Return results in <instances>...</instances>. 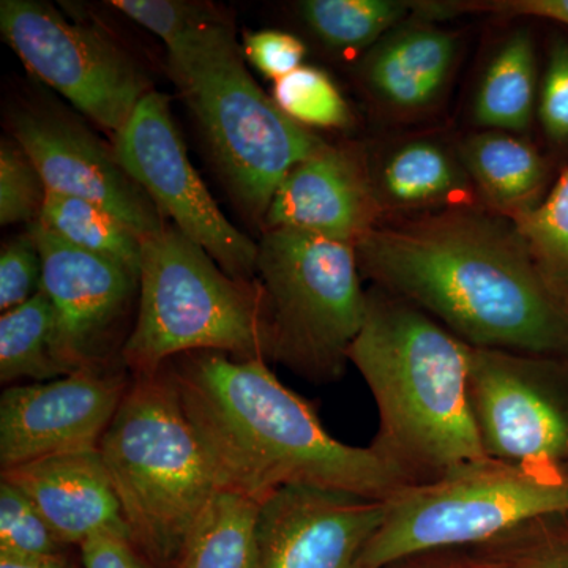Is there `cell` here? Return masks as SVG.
Returning a JSON list of instances; mask_svg holds the SVG:
<instances>
[{
    "label": "cell",
    "mask_w": 568,
    "mask_h": 568,
    "mask_svg": "<svg viewBox=\"0 0 568 568\" xmlns=\"http://www.w3.org/2000/svg\"><path fill=\"white\" fill-rule=\"evenodd\" d=\"M99 450L133 544L156 567L175 568L222 488L168 364L155 375L132 376Z\"/></svg>",
    "instance_id": "5b68a950"
},
{
    "label": "cell",
    "mask_w": 568,
    "mask_h": 568,
    "mask_svg": "<svg viewBox=\"0 0 568 568\" xmlns=\"http://www.w3.org/2000/svg\"><path fill=\"white\" fill-rule=\"evenodd\" d=\"M387 499L284 487L257 507L253 568H357Z\"/></svg>",
    "instance_id": "5bb4252c"
},
{
    "label": "cell",
    "mask_w": 568,
    "mask_h": 568,
    "mask_svg": "<svg viewBox=\"0 0 568 568\" xmlns=\"http://www.w3.org/2000/svg\"><path fill=\"white\" fill-rule=\"evenodd\" d=\"M65 548L32 500L9 481H0V552L55 556L65 555Z\"/></svg>",
    "instance_id": "f1b7e54d"
},
{
    "label": "cell",
    "mask_w": 568,
    "mask_h": 568,
    "mask_svg": "<svg viewBox=\"0 0 568 568\" xmlns=\"http://www.w3.org/2000/svg\"><path fill=\"white\" fill-rule=\"evenodd\" d=\"M455 14L466 11L504 14V17H534L568 26V0H495V2H450Z\"/></svg>",
    "instance_id": "e575fe53"
},
{
    "label": "cell",
    "mask_w": 568,
    "mask_h": 568,
    "mask_svg": "<svg viewBox=\"0 0 568 568\" xmlns=\"http://www.w3.org/2000/svg\"><path fill=\"white\" fill-rule=\"evenodd\" d=\"M0 568H73L65 555L17 556L0 552Z\"/></svg>",
    "instance_id": "d590c367"
},
{
    "label": "cell",
    "mask_w": 568,
    "mask_h": 568,
    "mask_svg": "<svg viewBox=\"0 0 568 568\" xmlns=\"http://www.w3.org/2000/svg\"><path fill=\"white\" fill-rule=\"evenodd\" d=\"M435 552L428 555L414 556L392 564L386 568H457V560H443L433 558Z\"/></svg>",
    "instance_id": "8d00e7d4"
},
{
    "label": "cell",
    "mask_w": 568,
    "mask_h": 568,
    "mask_svg": "<svg viewBox=\"0 0 568 568\" xmlns=\"http://www.w3.org/2000/svg\"><path fill=\"white\" fill-rule=\"evenodd\" d=\"M244 54L265 78L278 81L301 69L306 48L293 33L267 29L245 37Z\"/></svg>",
    "instance_id": "d6a6232c"
},
{
    "label": "cell",
    "mask_w": 568,
    "mask_h": 568,
    "mask_svg": "<svg viewBox=\"0 0 568 568\" xmlns=\"http://www.w3.org/2000/svg\"><path fill=\"white\" fill-rule=\"evenodd\" d=\"M379 413L372 447L410 484L487 458L470 405L473 346L416 305L369 290L347 351Z\"/></svg>",
    "instance_id": "3957f363"
},
{
    "label": "cell",
    "mask_w": 568,
    "mask_h": 568,
    "mask_svg": "<svg viewBox=\"0 0 568 568\" xmlns=\"http://www.w3.org/2000/svg\"><path fill=\"white\" fill-rule=\"evenodd\" d=\"M2 480L32 500L67 547H81L88 538L100 532L130 537L100 450L26 463L2 470Z\"/></svg>",
    "instance_id": "e0dca14e"
},
{
    "label": "cell",
    "mask_w": 568,
    "mask_h": 568,
    "mask_svg": "<svg viewBox=\"0 0 568 568\" xmlns=\"http://www.w3.org/2000/svg\"><path fill=\"white\" fill-rule=\"evenodd\" d=\"M477 549L500 568H568V511L534 519Z\"/></svg>",
    "instance_id": "83f0119b"
},
{
    "label": "cell",
    "mask_w": 568,
    "mask_h": 568,
    "mask_svg": "<svg viewBox=\"0 0 568 568\" xmlns=\"http://www.w3.org/2000/svg\"><path fill=\"white\" fill-rule=\"evenodd\" d=\"M55 315L43 290L0 317V381L47 383L67 376L55 354Z\"/></svg>",
    "instance_id": "7402d4cb"
},
{
    "label": "cell",
    "mask_w": 568,
    "mask_h": 568,
    "mask_svg": "<svg viewBox=\"0 0 568 568\" xmlns=\"http://www.w3.org/2000/svg\"><path fill=\"white\" fill-rule=\"evenodd\" d=\"M114 152L163 219L173 220L224 274L254 283L257 245L226 219L194 170L164 93L152 91L141 100L115 134Z\"/></svg>",
    "instance_id": "8fae6325"
},
{
    "label": "cell",
    "mask_w": 568,
    "mask_h": 568,
    "mask_svg": "<svg viewBox=\"0 0 568 568\" xmlns=\"http://www.w3.org/2000/svg\"><path fill=\"white\" fill-rule=\"evenodd\" d=\"M515 226L541 278L568 308V170Z\"/></svg>",
    "instance_id": "484cf974"
},
{
    "label": "cell",
    "mask_w": 568,
    "mask_h": 568,
    "mask_svg": "<svg viewBox=\"0 0 568 568\" xmlns=\"http://www.w3.org/2000/svg\"><path fill=\"white\" fill-rule=\"evenodd\" d=\"M0 29L26 69L114 136L152 92L129 52L99 29L67 21L51 3L2 0Z\"/></svg>",
    "instance_id": "9c48e42d"
},
{
    "label": "cell",
    "mask_w": 568,
    "mask_h": 568,
    "mask_svg": "<svg viewBox=\"0 0 568 568\" xmlns=\"http://www.w3.org/2000/svg\"><path fill=\"white\" fill-rule=\"evenodd\" d=\"M80 549L84 568H160L122 534H95Z\"/></svg>",
    "instance_id": "836d02e7"
},
{
    "label": "cell",
    "mask_w": 568,
    "mask_h": 568,
    "mask_svg": "<svg viewBox=\"0 0 568 568\" xmlns=\"http://www.w3.org/2000/svg\"><path fill=\"white\" fill-rule=\"evenodd\" d=\"M457 153L474 190L496 215L517 223L544 200L547 164L517 134H470L459 142Z\"/></svg>",
    "instance_id": "d6986e66"
},
{
    "label": "cell",
    "mask_w": 568,
    "mask_h": 568,
    "mask_svg": "<svg viewBox=\"0 0 568 568\" xmlns=\"http://www.w3.org/2000/svg\"><path fill=\"white\" fill-rule=\"evenodd\" d=\"M256 275L267 361L313 383L338 379L366 313L355 245L302 231L264 230Z\"/></svg>",
    "instance_id": "52a82bcc"
},
{
    "label": "cell",
    "mask_w": 568,
    "mask_h": 568,
    "mask_svg": "<svg viewBox=\"0 0 568 568\" xmlns=\"http://www.w3.org/2000/svg\"><path fill=\"white\" fill-rule=\"evenodd\" d=\"M458 39L435 22L405 21L392 29L362 63L365 88L398 114L435 106L458 59Z\"/></svg>",
    "instance_id": "ac0fdd59"
},
{
    "label": "cell",
    "mask_w": 568,
    "mask_h": 568,
    "mask_svg": "<svg viewBox=\"0 0 568 568\" xmlns=\"http://www.w3.org/2000/svg\"><path fill=\"white\" fill-rule=\"evenodd\" d=\"M538 118L549 140L568 141V41L556 40L538 95Z\"/></svg>",
    "instance_id": "1f68e13d"
},
{
    "label": "cell",
    "mask_w": 568,
    "mask_h": 568,
    "mask_svg": "<svg viewBox=\"0 0 568 568\" xmlns=\"http://www.w3.org/2000/svg\"><path fill=\"white\" fill-rule=\"evenodd\" d=\"M257 507L235 493H216L175 568H253Z\"/></svg>",
    "instance_id": "603a6c76"
},
{
    "label": "cell",
    "mask_w": 568,
    "mask_h": 568,
    "mask_svg": "<svg viewBox=\"0 0 568 568\" xmlns=\"http://www.w3.org/2000/svg\"><path fill=\"white\" fill-rule=\"evenodd\" d=\"M568 511V474L478 459L387 499V514L357 568H386L428 552L491 544Z\"/></svg>",
    "instance_id": "ba28073f"
},
{
    "label": "cell",
    "mask_w": 568,
    "mask_h": 568,
    "mask_svg": "<svg viewBox=\"0 0 568 568\" xmlns=\"http://www.w3.org/2000/svg\"><path fill=\"white\" fill-rule=\"evenodd\" d=\"M47 186L17 141L0 145V224L37 222Z\"/></svg>",
    "instance_id": "f546056e"
},
{
    "label": "cell",
    "mask_w": 568,
    "mask_h": 568,
    "mask_svg": "<svg viewBox=\"0 0 568 568\" xmlns=\"http://www.w3.org/2000/svg\"><path fill=\"white\" fill-rule=\"evenodd\" d=\"M537 100L536 48L528 29L507 37L481 74L473 119L481 129L525 132Z\"/></svg>",
    "instance_id": "44dd1931"
},
{
    "label": "cell",
    "mask_w": 568,
    "mask_h": 568,
    "mask_svg": "<svg viewBox=\"0 0 568 568\" xmlns=\"http://www.w3.org/2000/svg\"><path fill=\"white\" fill-rule=\"evenodd\" d=\"M372 179L384 211L466 207L476 192L458 153L425 138L390 149Z\"/></svg>",
    "instance_id": "ffe728a7"
},
{
    "label": "cell",
    "mask_w": 568,
    "mask_h": 568,
    "mask_svg": "<svg viewBox=\"0 0 568 568\" xmlns=\"http://www.w3.org/2000/svg\"><path fill=\"white\" fill-rule=\"evenodd\" d=\"M28 231L40 250L41 290L54 308L55 354L67 375L121 365L140 272L67 244L39 222Z\"/></svg>",
    "instance_id": "7c38bea8"
},
{
    "label": "cell",
    "mask_w": 568,
    "mask_h": 568,
    "mask_svg": "<svg viewBox=\"0 0 568 568\" xmlns=\"http://www.w3.org/2000/svg\"><path fill=\"white\" fill-rule=\"evenodd\" d=\"M272 99L291 121L302 126L345 129L353 122L342 92L332 78L316 67L302 65L275 81Z\"/></svg>",
    "instance_id": "4316f807"
},
{
    "label": "cell",
    "mask_w": 568,
    "mask_h": 568,
    "mask_svg": "<svg viewBox=\"0 0 568 568\" xmlns=\"http://www.w3.org/2000/svg\"><path fill=\"white\" fill-rule=\"evenodd\" d=\"M384 212L372 173L349 149L324 144L295 164L272 197L264 230H293L357 246Z\"/></svg>",
    "instance_id": "2e32d148"
},
{
    "label": "cell",
    "mask_w": 568,
    "mask_h": 568,
    "mask_svg": "<svg viewBox=\"0 0 568 568\" xmlns=\"http://www.w3.org/2000/svg\"><path fill=\"white\" fill-rule=\"evenodd\" d=\"M175 390L211 458L222 491L257 506L284 487L390 499L410 480L372 447L347 446L265 358L201 351L168 364Z\"/></svg>",
    "instance_id": "7a4b0ae2"
},
{
    "label": "cell",
    "mask_w": 568,
    "mask_h": 568,
    "mask_svg": "<svg viewBox=\"0 0 568 568\" xmlns=\"http://www.w3.org/2000/svg\"><path fill=\"white\" fill-rule=\"evenodd\" d=\"M457 568H500L496 566L491 560L480 558V556H474V558H467L457 560Z\"/></svg>",
    "instance_id": "74e56055"
},
{
    "label": "cell",
    "mask_w": 568,
    "mask_h": 568,
    "mask_svg": "<svg viewBox=\"0 0 568 568\" xmlns=\"http://www.w3.org/2000/svg\"><path fill=\"white\" fill-rule=\"evenodd\" d=\"M164 47L171 78L224 185L250 219L263 223L283 179L325 142L265 95L246 70L233 24L213 7Z\"/></svg>",
    "instance_id": "277c9868"
},
{
    "label": "cell",
    "mask_w": 568,
    "mask_h": 568,
    "mask_svg": "<svg viewBox=\"0 0 568 568\" xmlns=\"http://www.w3.org/2000/svg\"><path fill=\"white\" fill-rule=\"evenodd\" d=\"M37 222L67 244L141 272L144 239L100 205L47 192Z\"/></svg>",
    "instance_id": "d4e9b609"
},
{
    "label": "cell",
    "mask_w": 568,
    "mask_h": 568,
    "mask_svg": "<svg viewBox=\"0 0 568 568\" xmlns=\"http://www.w3.org/2000/svg\"><path fill=\"white\" fill-rule=\"evenodd\" d=\"M201 351L267 361L263 294L260 284L231 278L205 250L164 224L142 241L140 298L121 362L130 375L149 376Z\"/></svg>",
    "instance_id": "8992f818"
},
{
    "label": "cell",
    "mask_w": 568,
    "mask_h": 568,
    "mask_svg": "<svg viewBox=\"0 0 568 568\" xmlns=\"http://www.w3.org/2000/svg\"><path fill=\"white\" fill-rule=\"evenodd\" d=\"M470 405L485 457L568 474V361L473 347Z\"/></svg>",
    "instance_id": "30bf717a"
},
{
    "label": "cell",
    "mask_w": 568,
    "mask_h": 568,
    "mask_svg": "<svg viewBox=\"0 0 568 568\" xmlns=\"http://www.w3.org/2000/svg\"><path fill=\"white\" fill-rule=\"evenodd\" d=\"M132 383L125 366L7 387L0 396L2 470L55 457L99 450Z\"/></svg>",
    "instance_id": "4fadbf2b"
},
{
    "label": "cell",
    "mask_w": 568,
    "mask_h": 568,
    "mask_svg": "<svg viewBox=\"0 0 568 568\" xmlns=\"http://www.w3.org/2000/svg\"><path fill=\"white\" fill-rule=\"evenodd\" d=\"M11 125L47 192L100 205L142 239L163 230L162 213L126 173L114 148H106L84 123L61 112L32 110L18 112Z\"/></svg>",
    "instance_id": "9a60e30c"
},
{
    "label": "cell",
    "mask_w": 568,
    "mask_h": 568,
    "mask_svg": "<svg viewBox=\"0 0 568 568\" xmlns=\"http://www.w3.org/2000/svg\"><path fill=\"white\" fill-rule=\"evenodd\" d=\"M355 250L376 287L424 310L467 345L568 361V308L510 220L469 205L447 209L377 226Z\"/></svg>",
    "instance_id": "6da1fadb"
},
{
    "label": "cell",
    "mask_w": 568,
    "mask_h": 568,
    "mask_svg": "<svg viewBox=\"0 0 568 568\" xmlns=\"http://www.w3.org/2000/svg\"><path fill=\"white\" fill-rule=\"evenodd\" d=\"M43 263L36 239L26 233L3 245L0 253V312L7 313L41 290Z\"/></svg>",
    "instance_id": "4dcf8cb0"
},
{
    "label": "cell",
    "mask_w": 568,
    "mask_h": 568,
    "mask_svg": "<svg viewBox=\"0 0 568 568\" xmlns=\"http://www.w3.org/2000/svg\"><path fill=\"white\" fill-rule=\"evenodd\" d=\"M302 20L321 43L339 54L373 47L416 11V2L402 0H305Z\"/></svg>",
    "instance_id": "cb8c5ba5"
}]
</instances>
